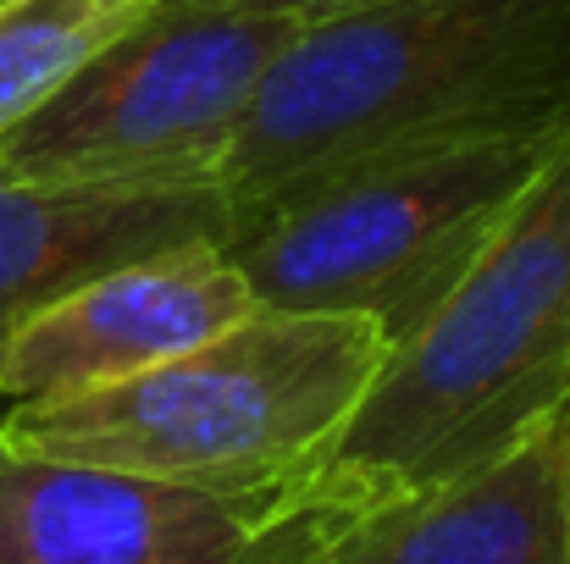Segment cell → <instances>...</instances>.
<instances>
[{
	"label": "cell",
	"instance_id": "cell-11",
	"mask_svg": "<svg viewBox=\"0 0 570 564\" xmlns=\"http://www.w3.org/2000/svg\"><path fill=\"white\" fill-rule=\"evenodd\" d=\"M184 6H210V11H244V17H294V22H322L372 0H184Z\"/></svg>",
	"mask_w": 570,
	"mask_h": 564
},
{
	"label": "cell",
	"instance_id": "cell-9",
	"mask_svg": "<svg viewBox=\"0 0 570 564\" xmlns=\"http://www.w3.org/2000/svg\"><path fill=\"white\" fill-rule=\"evenodd\" d=\"M238 221L216 178H0V338L83 283L173 249H227Z\"/></svg>",
	"mask_w": 570,
	"mask_h": 564
},
{
	"label": "cell",
	"instance_id": "cell-1",
	"mask_svg": "<svg viewBox=\"0 0 570 564\" xmlns=\"http://www.w3.org/2000/svg\"><path fill=\"white\" fill-rule=\"evenodd\" d=\"M570 398V122L465 271L399 333L350 420L266 521L350 515L443 482Z\"/></svg>",
	"mask_w": 570,
	"mask_h": 564
},
{
	"label": "cell",
	"instance_id": "cell-3",
	"mask_svg": "<svg viewBox=\"0 0 570 564\" xmlns=\"http://www.w3.org/2000/svg\"><path fill=\"white\" fill-rule=\"evenodd\" d=\"M387 333L372 316L272 310L150 372L0 409V448L78 459L216 498H277L350 420Z\"/></svg>",
	"mask_w": 570,
	"mask_h": 564
},
{
	"label": "cell",
	"instance_id": "cell-5",
	"mask_svg": "<svg viewBox=\"0 0 570 564\" xmlns=\"http://www.w3.org/2000/svg\"><path fill=\"white\" fill-rule=\"evenodd\" d=\"M305 22L161 0L0 139V178H210L266 67Z\"/></svg>",
	"mask_w": 570,
	"mask_h": 564
},
{
	"label": "cell",
	"instance_id": "cell-2",
	"mask_svg": "<svg viewBox=\"0 0 570 564\" xmlns=\"http://www.w3.org/2000/svg\"><path fill=\"white\" fill-rule=\"evenodd\" d=\"M566 111L570 0H372L283 44L210 178L244 232L361 156Z\"/></svg>",
	"mask_w": 570,
	"mask_h": 564
},
{
	"label": "cell",
	"instance_id": "cell-8",
	"mask_svg": "<svg viewBox=\"0 0 570 564\" xmlns=\"http://www.w3.org/2000/svg\"><path fill=\"white\" fill-rule=\"evenodd\" d=\"M272 498L0 448V564H244Z\"/></svg>",
	"mask_w": 570,
	"mask_h": 564
},
{
	"label": "cell",
	"instance_id": "cell-6",
	"mask_svg": "<svg viewBox=\"0 0 570 564\" xmlns=\"http://www.w3.org/2000/svg\"><path fill=\"white\" fill-rule=\"evenodd\" d=\"M244 564H570V398L443 482L266 521Z\"/></svg>",
	"mask_w": 570,
	"mask_h": 564
},
{
	"label": "cell",
	"instance_id": "cell-4",
	"mask_svg": "<svg viewBox=\"0 0 570 564\" xmlns=\"http://www.w3.org/2000/svg\"><path fill=\"white\" fill-rule=\"evenodd\" d=\"M566 122L570 111L361 156L261 210L227 255L261 305L372 316L393 344L510 216Z\"/></svg>",
	"mask_w": 570,
	"mask_h": 564
},
{
	"label": "cell",
	"instance_id": "cell-10",
	"mask_svg": "<svg viewBox=\"0 0 570 564\" xmlns=\"http://www.w3.org/2000/svg\"><path fill=\"white\" fill-rule=\"evenodd\" d=\"M161 0H0V139Z\"/></svg>",
	"mask_w": 570,
	"mask_h": 564
},
{
	"label": "cell",
	"instance_id": "cell-7",
	"mask_svg": "<svg viewBox=\"0 0 570 564\" xmlns=\"http://www.w3.org/2000/svg\"><path fill=\"white\" fill-rule=\"evenodd\" d=\"M261 310L238 260L216 244L134 260L56 299L0 338V398H72L189 355Z\"/></svg>",
	"mask_w": 570,
	"mask_h": 564
}]
</instances>
